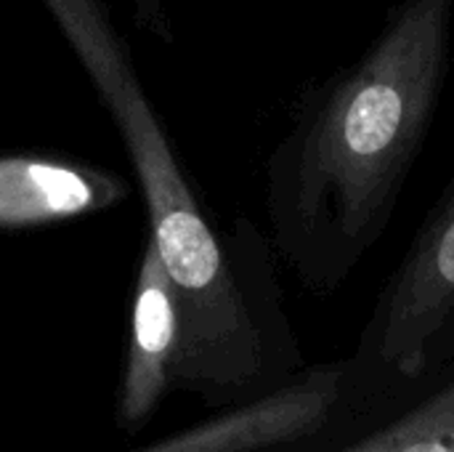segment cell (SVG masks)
<instances>
[{"label": "cell", "instance_id": "cell-6", "mask_svg": "<svg viewBox=\"0 0 454 452\" xmlns=\"http://www.w3.org/2000/svg\"><path fill=\"white\" fill-rule=\"evenodd\" d=\"M117 197L109 178L72 165L0 157V226H35L96 210Z\"/></svg>", "mask_w": 454, "mask_h": 452}, {"label": "cell", "instance_id": "cell-5", "mask_svg": "<svg viewBox=\"0 0 454 452\" xmlns=\"http://www.w3.org/2000/svg\"><path fill=\"white\" fill-rule=\"evenodd\" d=\"M178 346V298L173 280L149 242L133 301L130 346L120 389L117 421L122 429H141L173 381V357Z\"/></svg>", "mask_w": 454, "mask_h": 452}, {"label": "cell", "instance_id": "cell-4", "mask_svg": "<svg viewBox=\"0 0 454 452\" xmlns=\"http://www.w3.org/2000/svg\"><path fill=\"white\" fill-rule=\"evenodd\" d=\"M362 373L354 360L314 368L136 452H263L314 440L343 410Z\"/></svg>", "mask_w": 454, "mask_h": 452}, {"label": "cell", "instance_id": "cell-7", "mask_svg": "<svg viewBox=\"0 0 454 452\" xmlns=\"http://www.w3.org/2000/svg\"><path fill=\"white\" fill-rule=\"evenodd\" d=\"M335 452H454V376L394 421Z\"/></svg>", "mask_w": 454, "mask_h": 452}, {"label": "cell", "instance_id": "cell-1", "mask_svg": "<svg viewBox=\"0 0 454 452\" xmlns=\"http://www.w3.org/2000/svg\"><path fill=\"white\" fill-rule=\"evenodd\" d=\"M454 0H402L282 152L290 258L319 290L340 288L391 224L444 91Z\"/></svg>", "mask_w": 454, "mask_h": 452}, {"label": "cell", "instance_id": "cell-2", "mask_svg": "<svg viewBox=\"0 0 454 452\" xmlns=\"http://www.w3.org/2000/svg\"><path fill=\"white\" fill-rule=\"evenodd\" d=\"M117 120L141 176L152 242L178 298L173 378L213 397L250 394L269 381L263 330L207 226L98 0H45Z\"/></svg>", "mask_w": 454, "mask_h": 452}, {"label": "cell", "instance_id": "cell-3", "mask_svg": "<svg viewBox=\"0 0 454 452\" xmlns=\"http://www.w3.org/2000/svg\"><path fill=\"white\" fill-rule=\"evenodd\" d=\"M454 357V173L386 285L356 349L367 376L426 381Z\"/></svg>", "mask_w": 454, "mask_h": 452}]
</instances>
